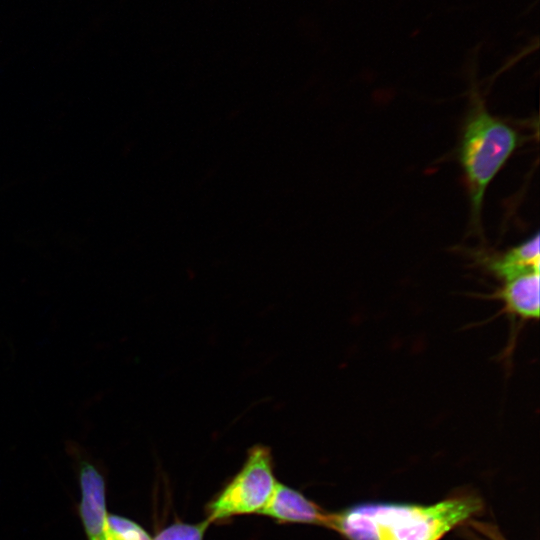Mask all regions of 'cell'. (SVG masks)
Wrapping results in <instances>:
<instances>
[{
	"label": "cell",
	"mask_w": 540,
	"mask_h": 540,
	"mask_svg": "<svg viewBox=\"0 0 540 540\" xmlns=\"http://www.w3.org/2000/svg\"><path fill=\"white\" fill-rule=\"evenodd\" d=\"M259 513L281 522L328 526L330 520V513L300 492L279 482H276L269 500Z\"/></svg>",
	"instance_id": "6"
},
{
	"label": "cell",
	"mask_w": 540,
	"mask_h": 540,
	"mask_svg": "<svg viewBox=\"0 0 540 540\" xmlns=\"http://www.w3.org/2000/svg\"><path fill=\"white\" fill-rule=\"evenodd\" d=\"M482 509L465 495L432 505L365 502L330 514V527L348 540H440Z\"/></svg>",
	"instance_id": "1"
},
{
	"label": "cell",
	"mask_w": 540,
	"mask_h": 540,
	"mask_svg": "<svg viewBox=\"0 0 540 540\" xmlns=\"http://www.w3.org/2000/svg\"><path fill=\"white\" fill-rule=\"evenodd\" d=\"M539 271L529 272L515 278L502 281V285L492 293L484 294L481 297L499 300L503 307L499 314L505 313L512 328L509 340V348L513 349L516 338V322L538 320L539 318Z\"/></svg>",
	"instance_id": "4"
},
{
	"label": "cell",
	"mask_w": 540,
	"mask_h": 540,
	"mask_svg": "<svg viewBox=\"0 0 540 540\" xmlns=\"http://www.w3.org/2000/svg\"><path fill=\"white\" fill-rule=\"evenodd\" d=\"M108 523L116 540H152L145 530L126 518L110 515Z\"/></svg>",
	"instance_id": "9"
},
{
	"label": "cell",
	"mask_w": 540,
	"mask_h": 540,
	"mask_svg": "<svg viewBox=\"0 0 540 540\" xmlns=\"http://www.w3.org/2000/svg\"><path fill=\"white\" fill-rule=\"evenodd\" d=\"M539 234L501 254H480L475 258L491 274L501 281H506L517 276L539 271L540 251Z\"/></svg>",
	"instance_id": "7"
},
{
	"label": "cell",
	"mask_w": 540,
	"mask_h": 540,
	"mask_svg": "<svg viewBox=\"0 0 540 540\" xmlns=\"http://www.w3.org/2000/svg\"><path fill=\"white\" fill-rule=\"evenodd\" d=\"M516 129L489 113L484 100L473 91L459 145L470 203L472 228L481 232V212L489 184L521 145Z\"/></svg>",
	"instance_id": "2"
},
{
	"label": "cell",
	"mask_w": 540,
	"mask_h": 540,
	"mask_svg": "<svg viewBox=\"0 0 540 540\" xmlns=\"http://www.w3.org/2000/svg\"><path fill=\"white\" fill-rule=\"evenodd\" d=\"M210 522L176 523L162 530L153 540H202Z\"/></svg>",
	"instance_id": "8"
},
{
	"label": "cell",
	"mask_w": 540,
	"mask_h": 540,
	"mask_svg": "<svg viewBox=\"0 0 540 540\" xmlns=\"http://www.w3.org/2000/svg\"><path fill=\"white\" fill-rule=\"evenodd\" d=\"M80 512L89 540H116L108 523L104 481L93 465L81 463Z\"/></svg>",
	"instance_id": "5"
},
{
	"label": "cell",
	"mask_w": 540,
	"mask_h": 540,
	"mask_svg": "<svg viewBox=\"0 0 540 540\" xmlns=\"http://www.w3.org/2000/svg\"><path fill=\"white\" fill-rule=\"evenodd\" d=\"M276 482L270 449L253 446L241 470L211 502L207 520L211 523L233 515L259 513Z\"/></svg>",
	"instance_id": "3"
}]
</instances>
